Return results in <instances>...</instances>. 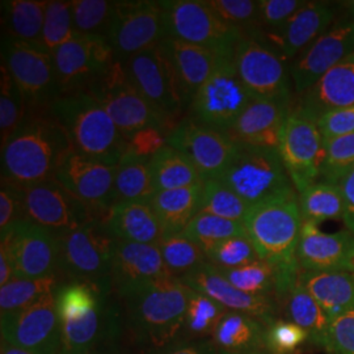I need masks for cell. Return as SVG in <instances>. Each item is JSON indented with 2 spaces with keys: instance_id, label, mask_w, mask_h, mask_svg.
Instances as JSON below:
<instances>
[{
  "instance_id": "33",
  "label": "cell",
  "mask_w": 354,
  "mask_h": 354,
  "mask_svg": "<svg viewBox=\"0 0 354 354\" xmlns=\"http://www.w3.org/2000/svg\"><path fill=\"white\" fill-rule=\"evenodd\" d=\"M46 7L48 1L39 0L1 1L3 37L44 48L42 30Z\"/></svg>"
},
{
  "instance_id": "5",
  "label": "cell",
  "mask_w": 354,
  "mask_h": 354,
  "mask_svg": "<svg viewBox=\"0 0 354 354\" xmlns=\"http://www.w3.org/2000/svg\"><path fill=\"white\" fill-rule=\"evenodd\" d=\"M59 268L71 282L112 290V263L117 239L100 219L58 236Z\"/></svg>"
},
{
  "instance_id": "42",
  "label": "cell",
  "mask_w": 354,
  "mask_h": 354,
  "mask_svg": "<svg viewBox=\"0 0 354 354\" xmlns=\"http://www.w3.org/2000/svg\"><path fill=\"white\" fill-rule=\"evenodd\" d=\"M57 276L45 279H13L0 286V310L1 314L16 313L36 304L45 295L57 290Z\"/></svg>"
},
{
  "instance_id": "62",
  "label": "cell",
  "mask_w": 354,
  "mask_h": 354,
  "mask_svg": "<svg viewBox=\"0 0 354 354\" xmlns=\"http://www.w3.org/2000/svg\"><path fill=\"white\" fill-rule=\"evenodd\" d=\"M0 353L1 354H32L29 352H26L21 348H17V346H13L8 342H1V349H0Z\"/></svg>"
},
{
  "instance_id": "9",
  "label": "cell",
  "mask_w": 354,
  "mask_h": 354,
  "mask_svg": "<svg viewBox=\"0 0 354 354\" xmlns=\"http://www.w3.org/2000/svg\"><path fill=\"white\" fill-rule=\"evenodd\" d=\"M1 64L12 76L26 108L50 106L61 96L53 54L44 48L3 37Z\"/></svg>"
},
{
  "instance_id": "59",
  "label": "cell",
  "mask_w": 354,
  "mask_h": 354,
  "mask_svg": "<svg viewBox=\"0 0 354 354\" xmlns=\"http://www.w3.org/2000/svg\"><path fill=\"white\" fill-rule=\"evenodd\" d=\"M344 198V223L354 234V167L339 181Z\"/></svg>"
},
{
  "instance_id": "34",
  "label": "cell",
  "mask_w": 354,
  "mask_h": 354,
  "mask_svg": "<svg viewBox=\"0 0 354 354\" xmlns=\"http://www.w3.org/2000/svg\"><path fill=\"white\" fill-rule=\"evenodd\" d=\"M201 192L203 184L156 192L149 203L160 219L165 235L184 232L188 227L190 221L198 214Z\"/></svg>"
},
{
  "instance_id": "30",
  "label": "cell",
  "mask_w": 354,
  "mask_h": 354,
  "mask_svg": "<svg viewBox=\"0 0 354 354\" xmlns=\"http://www.w3.org/2000/svg\"><path fill=\"white\" fill-rule=\"evenodd\" d=\"M102 222L118 241L158 245L165 235L160 219L149 203H115Z\"/></svg>"
},
{
  "instance_id": "18",
  "label": "cell",
  "mask_w": 354,
  "mask_h": 354,
  "mask_svg": "<svg viewBox=\"0 0 354 354\" xmlns=\"http://www.w3.org/2000/svg\"><path fill=\"white\" fill-rule=\"evenodd\" d=\"M121 62L127 79L145 100L160 113L175 121L178 120L187 108L174 70L160 46L140 51Z\"/></svg>"
},
{
  "instance_id": "48",
  "label": "cell",
  "mask_w": 354,
  "mask_h": 354,
  "mask_svg": "<svg viewBox=\"0 0 354 354\" xmlns=\"http://www.w3.org/2000/svg\"><path fill=\"white\" fill-rule=\"evenodd\" d=\"M75 33L73 3L64 0L48 1L42 30L44 48L53 54Z\"/></svg>"
},
{
  "instance_id": "1",
  "label": "cell",
  "mask_w": 354,
  "mask_h": 354,
  "mask_svg": "<svg viewBox=\"0 0 354 354\" xmlns=\"http://www.w3.org/2000/svg\"><path fill=\"white\" fill-rule=\"evenodd\" d=\"M74 150L50 106L26 108L21 125L1 146V180L26 187L54 178L64 158Z\"/></svg>"
},
{
  "instance_id": "24",
  "label": "cell",
  "mask_w": 354,
  "mask_h": 354,
  "mask_svg": "<svg viewBox=\"0 0 354 354\" xmlns=\"http://www.w3.org/2000/svg\"><path fill=\"white\" fill-rule=\"evenodd\" d=\"M335 16L333 4L306 1L277 33L266 35L257 41L276 51L285 62L291 61L333 26Z\"/></svg>"
},
{
  "instance_id": "53",
  "label": "cell",
  "mask_w": 354,
  "mask_h": 354,
  "mask_svg": "<svg viewBox=\"0 0 354 354\" xmlns=\"http://www.w3.org/2000/svg\"><path fill=\"white\" fill-rule=\"evenodd\" d=\"M322 348L329 354H354V308L329 322Z\"/></svg>"
},
{
  "instance_id": "60",
  "label": "cell",
  "mask_w": 354,
  "mask_h": 354,
  "mask_svg": "<svg viewBox=\"0 0 354 354\" xmlns=\"http://www.w3.org/2000/svg\"><path fill=\"white\" fill-rule=\"evenodd\" d=\"M13 279V268L11 260L4 248L0 247V286Z\"/></svg>"
},
{
  "instance_id": "19",
  "label": "cell",
  "mask_w": 354,
  "mask_h": 354,
  "mask_svg": "<svg viewBox=\"0 0 354 354\" xmlns=\"http://www.w3.org/2000/svg\"><path fill=\"white\" fill-rule=\"evenodd\" d=\"M168 146L184 152L206 181L223 174L241 145L226 131L205 127L185 117L171 131Z\"/></svg>"
},
{
  "instance_id": "13",
  "label": "cell",
  "mask_w": 354,
  "mask_h": 354,
  "mask_svg": "<svg viewBox=\"0 0 354 354\" xmlns=\"http://www.w3.org/2000/svg\"><path fill=\"white\" fill-rule=\"evenodd\" d=\"M54 292L20 311L1 314V342L32 354H64L62 323Z\"/></svg>"
},
{
  "instance_id": "10",
  "label": "cell",
  "mask_w": 354,
  "mask_h": 354,
  "mask_svg": "<svg viewBox=\"0 0 354 354\" xmlns=\"http://www.w3.org/2000/svg\"><path fill=\"white\" fill-rule=\"evenodd\" d=\"M17 188L26 219L58 236L95 219L102 221L100 215L76 198L55 178Z\"/></svg>"
},
{
  "instance_id": "64",
  "label": "cell",
  "mask_w": 354,
  "mask_h": 354,
  "mask_svg": "<svg viewBox=\"0 0 354 354\" xmlns=\"http://www.w3.org/2000/svg\"><path fill=\"white\" fill-rule=\"evenodd\" d=\"M222 354H227V353H222Z\"/></svg>"
},
{
  "instance_id": "58",
  "label": "cell",
  "mask_w": 354,
  "mask_h": 354,
  "mask_svg": "<svg viewBox=\"0 0 354 354\" xmlns=\"http://www.w3.org/2000/svg\"><path fill=\"white\" fill-rule=\"evenodd\" d=\"M153 354H218V349L212 339H181Z\"/></svg>"
},
{
  "instance_id": "38",
  "label": "cell",
  "mask_w": 354,
  "mask_h": 354,
  "mask_svg": "<svg viewBox=\"0 0 354 354\" xmlns=\"http://www.w3.org/2000/svg\"><path fill=\"white\" fill-rule=\"evenodd\" d=\"M109 292L113 291L104 290L86 282H70L58 286L54 295L61 323H75L88 317Z\"/></svg>"
},
{
  "instance_id": "15",
  "label": "cell",
  "mask_w": 354,
  "mask_h": 354,
  "mask_svg": "<svg viewBox=\"0 0 354 354\" xmlns=\"http://www.w3.org/2000/svg\"><path fill=\"white\" fill-rule=\"evenodd\" d=\"M13 268V279H37L57 276L59 268L58 235L23 219L1 234Z\"/></svg>"
},
{
  "instance_id": "2",
  "label": "cell",
  "mask_w": 354,
  "mask_h": 354,
  "mask_svg": "<svg viewBox=\"0 0 354 354\" xmlns=\"http://www.w3.org/2000/svg\"><path fill=\"white\" fill-rule=\"evenodd\" d=\"M243 223L259 257L276 269V298H285L301 273L297 252L304 218L297 190L254 205Z\"/></svg>"
},
{
  "instance_id": "16",
  "label": "cell",
  "mask_w": 354,
  "mask_h": 354,
  "mask_svg": "<svg viewBox=\"0 0 354 354\" xmlns=\"http://www.w3.org/2000/svg\"><path fill=\"white\" fill-rule=\"evenodd\" d=\"M106 38L115 58L125 61L156 48L165 38V11L160 1H117Z\"/></svg>"
},
{
  "instance_id": "36",
  "label": "cell",
  "mask_w": 354,
  "mask_h": 354,
  "mask_svg": "<svg viewBox=\"0 0 354 354\" xmlns=\"http://www.w3.org/2000/svg\"><path fill=\"white\" fill-rule=\"evenodd\" d=\"M150 163L158 192L201 185L205 183L203 175L189 158L171 146H165L158 152Z\"/></svg>"
},
{
  "instance_id": "4",
  "label": "cell",
  "mask_w": 354,
  "mask_h": 354,
  "mask_svg": "<svg viewBox=\"0 0 354 354\" xmlns=\"http://www.w3.org/2000/svg\"><path fill=\"white\" fill-rule=\"evenodd\" d=\"M50 111L64 127L75 151L111 165H118L124 159L127 140L89 92L61 95L51 102Z\"/></svg>"
},
{
  "instance_id": "35",
  "label": "cell",
  "mask_w": 354,
  "mask_h": 354,
  "mask_svg": "<svg viewBox=\"0 0 354 354\" xmlns=\"http://www.w3.org/2000/svg\"><path fill=\"white\" fill-rule=\"evenodd\" d=\"M150 160L124 156L114 177L113 205L121 203H150L156 194Z\"/></svg>"
},
{
  "instance_id": "25",
  "label": "cell",
  "mask_w": 354,
  "mask_h": 354,
  "mask_svg": "<svg viewBox=\"0 0 354 354\" xmlns=\"http://www.w3.org/2000/svg\"><path fill=\"white\" fill-rule=\"evenodd\" d=\"M172 276L158 245L115 241L111 281L118 298L153 279Z\"/></svg>"
},
{
  "instance_id": "39",
  "label": "cell",
  "mask_w": 354,
  "mask_h": 354,
  "mask_svg": "<svg viewBox=\"0 0 354 354\" xmlns=\"http://www.w3.org/2000/svg\"><path fill=\"white\" fill-rule=\"evenodd\" d=\"M301 213L306 222L320 225L344 218V198L339 184L317 181L299 193Z\"/></svg>"
},
{
  "instance_id": "61",
  "label": "cell",
  "mask_w": 354,
  "mask_h": 354,
  "mask_svg": "<svg viewBox=\"0 0 354 354\" xmlns=\"http://www.w3.org/2000/svg\"><path fill=\"white\" fill-rule=\"evenodd\" d=\"M67 354H129L122 351L117 342L114 344H108V345H102V346H97L93 349H88V351H83V352H75V353Z\"/></svg>"
},
{
  "instance_id": "45",
  "label": "cell",
  "mask_w": 354,
  "mask_h": 354,
  "mask_svg": "<svg viewBox=\"0 0 354 354\" xmlns=\"http://www.w3.org/2000/svg\"><path fill=\"white\" fill-rule=\"evenodd\" d=\"M215 15L235 29L243 38L259 39L263 29L260 23V6L253 0H206Z\"/></svg>"
},
{
  "instance_id": "14",
  "label": "cell",
  "mask_w": 354,
  "mask_h": 354,
  "mask_svg": "<svg viewBox=\"0 0 354 354\" xmlns=\"http://www.w3.org/2000/svg\"><path fill=\"white\" fill-rule=\"evenodd\" d=\"M297 193L322 180L326 160V140L317 122L291 108L279 149Z\"/></svg>"
},
{
  "instance_id": "49",
  "label": "cell",
  "mask_w": 354,
  "mask_h": 354,
  "mask_svg": "<svg viewBox=\"0 0 354 354\" xmlns=\"http://www.w3.org/2000/svg\"><path fill=\"white\" fill-rule=\"evenodd\" d=\"M0 136L4 146L21 125L26 106L8 70L1 64L0 79Z\"/></svg>"
},
{
  "instance_id": "12",
  "label": "cell",
  "mask_w": 354,
  "mask_h": 354,
  "mask_svg": "<svg viewBox=\"0 0 354 354\" xmlns=\"http://www.w3.org/2000/svg\"><path fill=\"white\" fill-rule=\"evenodd\" d=\"M253 100L231 59L222 64L194 95L188 118L205 127L228 131Z\"/></svg>"
},
{
  "instance_id": "27",
  "label": "cell",
  "mask_w": 354,
  "mask_h": 354,
  "mask_svg": "<svg viewBox=\"0 0 354 354\" xmlns=\"http://www.w3.org/2000/svg\"><path fill=\"white\" fill-rule=\"evenodd\" d=\"M290 111L286 100L254 99L226 133L241 146L279 149Z\"/></svg>"
},
{
  "instance_id": "21",
  "label": "cell",
  "mask_w": 354,
  "mask_h": 354,
  "mask_svg": "<svg viewBox=\"0 0 354 354\" xmlns=\"http://www.w3.org/2000/svg\"><path fill=\"white\" fill-rule=\"evenodd\" d=\"M354 54V21L344 19L302 51L290 67L294 91L302 95L329 70Z\"/></svg>"
},
{
  "instance_id": "55",
  "label": "cell",
  "mask_w": 354,
  "mask_h": 354,
  "mask_svg": "<svg viewBox=\"0 0 354 354\" xmlns=\"http://www.w3.org/2000/svg\"><path fill=\"white\" fill-rule=\"evenodd\" d=\"M304 0H259L260 23L263 29L260 38L277 33L294 13L304 7Z\"/></svg>"
},
{
  "instance_id": "43",
  "label": "cell",
  "mask_w": 354,
  "mask_h": 354,
  "mask_svg": "<svg viewBox=\"0 0 354 354\" xmlns=\"http://www.w3.org/2000/svg\"><path fill=\"white\" fill-rule=\"evenodd\" d=\"M251 206L236 193L218 180H206L203 184L198 214H210L243 222Z\"/></svg>"
},
{
  "instance_id": "29",
  "label": "cell",
  "mask_w": 354,
  "mask_h": 354,
  "mask_svg": "<svg viewBox=\"0 0 354 354\" xmlns=\"http://www.w3.org/2000/svg\"><path fill=\"white\" fill-rule=\"evenodd\" d=\"M354 105V54L337 64L301 95L294 108L311 121Z\"/></svg>"
},
{
  "instance_id": "20",
  "label": "cell",
  "mask_w": 354,
  "mask_h": 354,
  "mask_svg": "<svg viewBox=\"0 0 354 354\" xmlns=\"http://www.w3.org/2000/svg\"><path fill=\"white\" fill-rule=\"evenodd\" d=\"M115 171L117 165H106L74 150L64 158L54 178L104 219L113 206Z\"/></svg>"
},
{
  "instance_id": "23",
  "label": "cell",
  "mask_w": 354,
  "mask_h": 354,
  "mask_svg": "<svg viewBox=\"0 0 354 354\" xmlns=\"http://www.w3.org/2000/svg\"><path fill=\"white\" fill-rule=\"evenodd\" d=\"M297 257L301 270L354 274V234L348 228L324 232L319 225L304 221Z\"/></svg>"
},
{
  "instance_id": "54",
  "label": "cell",
  "mask_w": 354,
  "mask_h": 354,
  "mask_svg": "<svg viewBox=\"0 0 354 354\" xmlns=\"http://www.w3.org/2000/svg\"><path fill=\"white\" fill-rule=\"evenodd\" d=\"M169 134L171 130L165 127H150L138 130L127 140L125 156L151 160L158 152L168 146Z\"/></svg>"
},
{
  "instance_id": "31",
  "label": "cell",
  "mask_w": 354,
  "mask_h": 354,
  "mask_svg": "<svg viewBox=\"0 0 354 354\" xmlns=\"http://www.w3.org/2000/svg\"><path fill=\"white\" fill-rule=\"evenodd\" d=\"M266 326L259 319L227 311L216 326L212 340L227 354H264Z\"/></svg>"
},
{
  "instance_id": "52",
  "label": "cell",
  "mask_w": 354,
  "mask_h": 354,
  "mask_svg": "<svg viewBox=\"0 0 354 354\" xmlns=\"http://www.w3.org/2000/svg\"><path fill=\"white\" fill-rule=\"evenodd\" d=\"M307 342L308 333L290 320L276 319L266 326V348L270 354H294Z\"/></svg>"
},
{
  "instance_id": "41",
  "label": "cell",
  "mask_w": 354,
  "mask_h": 354,
  "mask_svg": "<svg viewBox=\"0 0 354 354\" xmlns=\"http://www.w3.org/2000/svg\"><path fill=\"white\" fill-rule=\"evenodd\" d=\"M226 313L227 310L216 304L214 299L198 291H190L184 324V339H212L216 326Z\"/></svg>"
},
{
  "instance_id": "44",
  "label": "cell",
  "mask_w": 354,
  "mask_h": 354,
  "mask_svg": "<svg viewBox=\"0 0 354 354\" xmlns=\"http://www.w3.org/2000/svg\"><path fill=\"white\" fill-rule=\"evenodd\" d=\"M218 269L236 289L243 292L260 297L276 295V269L261 259L232 269Z\"/></svg>"
},
{
  "instance_id": "57",
  "label": "cell",
  "mask_w": 354,
  "mask_h": 354,
  "mask_svg": "<svg viewBox=\"0 0 354 354\" xmlns=\"http://www.w3.org/2000/svg\"><path fill=\"white\" fill-rule=\"evenodd\" d=\"M317 124L326 142L354 133V105L326 114Z\"/></svg>"
},
{
  "instance_id": "6",
  "label": "cell",
  "mask_w": 354,
  "mask_h": 354,
  "mask_svg": "<svg viewBox=\"0 0 354 354\" xmlns=\"http://www.w3.org/2000/svg\"><path fill=\"white\" fill-rule=\"evenodd\" d=\"M251 207L295 190L277 149L239 146L218 178Z\"/></svg>"
},
{
  "instance_id": "22",
  "label": "cell",
  "mask_w": 354,
  "mask_h": 354,
  "mask_svg": "<svg viewBox=\"0 0 354 354\" xmlns=\"http://www.w3.org/2000/svg\"><path fill=\"white\" fill-rule=\"evenodd\" d=\"M180 279L192 290L198 291L214 299L227 311L251 315L263 322L266 326L276 320L277 304L274 298L243 292L210 263H205Z\"/></svg>"
},
{
  "instance_id": "3",
  "label": "cell",
  "mask_w": 354,
  "mask_h": 354,
  "mask_svg": "<svg viewBox=\"0 0 354 354\" xmlns=\"http://www.w3.org/2000/svg\"><path fill=\"white\" fill-rule=\"evenodd\" d=\"M190 291L181 279L168 276L118 298L124 322L134 339L152 353L184 339Z\"/></svg>"
},
{
  "instance_id": "46",
  "label": "cell",
  "mask_w": 354,
  "mask_h": 354,
  "mask_svg": "<svg viewBox=\"0 0 354 354\" xmlns=\"http://www.w3.org/2000/svg\"><path fill=\"white\" fill-rule=\"evenodd\" d=\"M184 234L196 241L203 251L218 241L234 236H247L243 222L225 219L216 215L197 214L190 221Z\"/></svg>"
},
{
  "instance_id": "11",
  "label": "cell",
  "mask_w": 354,
  "mask_h": 354,
  "mask_svg": "<svg viewBox=\"0 0 354 354\" xmlns=\"http://www.w3.org/2000/svg\"><path fill=\"white\" fill-rule=\"evenodd\" d=\"M61 95L88 92L112 67L113 48L104 36L75 33L53 53Z\"/></svg>"
},
{
  "instance_id": "26",
  "label": "cell",
  "mask_w": 354,
  "mask_h": 354,
  "mask_svg": "<svg viewBox=\"0 0 354 354\" xmlns=\"http://www.w3.org/2000/svg\"><path fill=\"white\" fill-rule=\"evenodd\" d=\"M159 46L174 70L187 109L189 108L194 95L206 83V80L222 64L231 61L221 57L214 51L176 38H163Z\"/></svg>"
},
{
  "instance_id": "28",
  "label": "cell",
  "mask_w": 354,
  "mask_h": 354,
  "mask_svg": "<svg viewBox=\"0 0 354 354\" xmlns=\"http://www.w3.org/2000/svg\"><path fill=\"white\" fill-rule=\"evenodd\" d=\"M124 324L122 307L112 301V292H109L88 317L62 324L64 354L114 344L120 339Z\"/></svg>"
},
{
  "instance_id": "50",
  "label": "cell",
  "mask_w": 354,
  "mask_h": 354,
  "mask_svg": "<svg viewBox=\"0 0 354 354\" xmlns=\"http://www.w3.org/2000/svg\"><path fill=\"white\" fill-rule=\"evenodd\" d=\"M207 263L221 269H232L259 260L256 248L248 236H234L218 241L205 250Z\"/></svg>"
},
{
  "instance_id": "8",
  "label": "cell",
  "mask_w": 354,
  "mask_h": 354,
  "mask_svg": "<svg viewBox=\"0 0 354 354\" xmlns=\"http://www.w3.org/2000/svg\"><path fill=\"white\" fill-rule=\"evenodd\" d=\"M88 92L105 108L127 140L145 127H165L172 131L178 125L145 100L127 79L120 59L114 61L108 73Z\"/></svg>"
},
{
  "instance_id": "17",
  "label": "cell",
  "mask_w": 354,
  "mask_h": 354,
  "mask_svg": "<svg viewBox=\"0 0 354 354\" xmlns=\"http://www.w3.org/2000/svg\"><path fill=\"white\" fill-rule=\"evenodd\" d=\"M232 62L253 99L290 102V73L279 54L253 38H241Z\"/></svg>"
},
{
  "instance_id": "37",
  "label": "cell",
  "mask_w": 354,
  "mask_h": 354,
  "mask_svg": "<svg viewBox=\"0 0 354 354\" xmlns=\"http://www.w3.org/2000/svg\"><path fill=\"white\" fill-rule=\"evenodd\" d=\"M285 298L288 320L304 328L308 333L310 342L322 348V342L329 324V317L324 310L314 299V297L304 289L299 279Z\"/></svg>"
},
{
  "instance_id": "32",
  "label": "cell",
  "mask_w": 354,
  "mask_h": 354,
  "mask_svg": "<svg viewBox=\"0 0 354 354\" xmlns=\"http://www.w3.org/2000/svg\"><path fill=\"white\" fill-rule=\"evenodd\" d=\"M298 279L324 310L329 322L354 308V274L301 270Z\"/></svg>"
},
{
  "instance_id": "7",
  "label": "cell",
  "mask_w": 354,
  "mask_h": 354,
  "mask_svg": "<svg viewBox=\"0 0 354 354\" xmlns=\"http://www.w3.org/2000/svg\"><path fill=\"white\" fill-rule=\"evenodd\" d=\"M165 11V37L176 38L223 58L232 59L241 32L221 20L205 0L160 1Z\"/></svg>"
},
{
  "instance_id": "51",
  "label": "cell",
  "mask_w": 354,
  "mask_h": 354,
  "mask_svg": "<svg viewBox=\"0 0 354 354\" xmlns=\"http://www.w3.org/2000/svg\"><path fill=\"white\" fill-rule=\"evenodd\" d=\"M353 167L354 133L326 142V160L320 181L339 184Z\"/></svg>"
},
{
  "instance_id": "47",
  "label": "cell",
  "mask_w": 354,
  "mask_h": 354,
  "mask_svg": "<svg viewBox=\"0 0 354 354\" xmlns=\"http://www.w3.org/2000/svg\"><path fill=\"white\" fill-rule=\"evenodd\" d=\"M71 3L76 33L106 37L113 21L117 1L75 0Z\"/></svg>"
},
{
  "instance_id": "63",
  "label": "cell",
  "mask_w": 354,
  "mask_h": 354,
  "mask_svg": "<svg viewBox=\"0 0 354 354\" xmlns=\"http://www.w3.org/2000/svg\"><path fill=\"white\" fill-rule=\"evenodd\" d=\"M342 6H344V8L346 10V13H348V16H349L348 19L354 21V0L344 1V3H342Z\"/></svg>"
},
{
  "instance_id": "40",
  "label": "cell",
  "mask_w": 354,
  "mask_h": 354,
  "mask_svg": "<svg viewBox=\"0 0 354 354\" xmlns=\"http://www.w3.org/2000/svg\"><path fill=\"white\" fill-rule=\"evenodd\" d=\"M165 266L177 279L207 263L203 248L184 232L167 234L158 244Z\"/></svg>"
},
{
  "instance_id": "56",
  "label": "cell",
  "mask_w": 354,
  "mask_h": 354,
  "mask_svg": "<svg viewBox=\"0 0 354 354\" xmlns=\"http://www.w3.org/2000/svg\"><path fill=\"white\" fill-rule=\"evenodd\" d=\"M26 219L20 190L8 181L1 180L0 189V234L7 232L13 225Z\"/></svg>"
}]
</instances>
